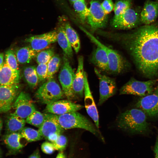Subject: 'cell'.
<instances>
[{
  "mask_svg": "<svg viewBox=\"0 0 158 158\" xmlns=\"http://www.w3.org/2000/svg\"><path fill=\"white\" fill-rule=\"evenodd\" d=\"M119 38L140 71L149 78L158 74V26L145 25Z\"/></svg>",
  "mask_w": 158,
  "mask_h": 158,
  "instance_id": "6da1fadb",
  "label": "cell"
},
{
  "mask_svg": "<svg viewBox=\"0 0 158 158\" xmlns=\"http://www.w3.org/2000/svg\"><path fill=\"white\" fill-rule=\"evenodd\" d=\"M147 115L136 108L121 113L117 117L116 125L121 130L132 134H143L148 129Z\"/></svg>",
  "mask_w": 158,
  "mask_h": 158,
  "instance_id": "7a4b0ae2",
  "label": "cell"
},
{
  "mask_svg": "<svg viewBox=\"0 0 158 158\" xmlns=\"http://www.w3.org/2000/svg\"><path fill=\"white\" fill-rule=\"evenodd\" d=\"M57 116L59 123L63 129L74 128L84 129L104 141L99 129L86 117L77 111L57 115Z\"/></svg>",
  "mask_w": 158,
  "mask_h": 158,
  "instance_id": "3957f363",
  "label": "cell"
},
{
  "mask_svg": "<svg viewBox=\"0 0 158 158\" xmlns=\"http://www.w3.org/2000/svg\"><path fill=\"white\" fill-rule=\"evenodd\" d=\"M81 29L91 40L96 45L99 46L106 51L108 60V71L115 74L122 72L126 69L127 63L123 57L115 50L103 44L86 29L82 27Z\"/></svg>",
  "mask_w": 158,
  "mask_h": 158,
  "instance_id": "277c9868",
  "label": "cell"
},
{
  "mask_svg": "<svg viewBox=\"0 0 158 158\" xmlns=\"http://www.w3.org/2000/svg\"><path fill=\"white\" fill-rule=\"evenodd\" d=\"M64 95L59 85L53 78L41 85L35 94L38 99L46 104L60 99Z\"/></svg>",
  "mask_w": 158,
  "mask_h": 158,
  "instance_id": "5b68a950",
  "label": "cell"
},
{
  "mask_svg": "<svg viewBox=\"0 0 158 158\" xmlns=\"http://www.w3.org/2000/svg\"><path fill=\"white\" fill-rule=\"evenodd\" d=\"M157 80L142 81L131 78L120 89V95H130L143 97L151 93L154 90Z\"/></svg>",
  "mask_w": 158,
  "mask_h": 158,
  "instance_id": "8992f818",
  "label": "cell"
},
{
  "mask_svg": "<svg viewBox=\"0 0 158 158\" xmlns=\"http://www.w3.org/2000/svg\"><path fill=\"white\" fill-rule=\"evenodd\" d=\"M68 58L64 54L62 64L58 78L64 95L68 99L74 98L72 85L75 73L69 61Z\"/></svg>",
  "mask_w": 158,
  "mask_h": 158,
  "instance_id": "52a82bcc",
  "label": "cell"
},
{
  "mask_svg": "<svg viewBox=\"0 0 158 158\" xmlns=\"http://www.w3.org/2000/svg\"><path fill=\"white\" fill-rule=\"evenodd\" d=\"M141 23L140 14L130 8L117 18H113L111 25L114 28L124 30L136 28Z\"/></svg>",
  "mask_w": 158,
  "mask_h": 158,
  "instance_id": "ba28073f",
  "label": "cell"
},
{
  "mask_svg": "<svg viewBox=\"0 0 158 158\" xmlns=\"http://www.w3.org/2000/svg\"><path fill=\"white\" fill-rule=\"evenodd\" d=\"M90 4L89 13L87 19L88 23L93 30L104 28L107 24V16L101 3L97 0H92Z\"/></svg>",
  "mask_w": 158,
  "mask_h": 158,
  "instance_id": "9c48e42d",
  "label": "cell"
},
{
  "mask_svg": "<svg viewBox=\"0 0 158 158\" xmlns=\"http://www.w3.org/2000/svg\"><path fill=\"white\" fill-rule=\"evenodd\" d=\"M19 84L0 85V113L9 111L20 93Z\"/></svg>",
  "mask_w": 158,
  "mask_h": 158,
  "instance_id": "30bf717a",
  "label": "cell"
},
{
  "mask_svg": "<svg viewBox=\"0 0 158 158\" xmlns=\"http://www.w3.org/2000/svg\"><path fill=\"white\" fill-rule=\"evenodd\" d=\"M94 71L99 81V97L98 105L100 106L115 94L117 87L115 81L113 78L102 74L95 68Z\"/></svg>",
  "mask_w": 158,
  "mask_h": 158,
  "instance_id": "8fae6325",
  "label": "cell"
},
{
  "mask_svg": "<svg viewBox=\"0 0 158 158\" xmlns=\"http://www.w3.org/2000/svg\"><path fill=\"white\" fill-rule=\"evenodd\" d=\"M12 108L15 110L14 114L24 119L36 110L29 95L23 92L18 95Z\"/></svg>",
  "mask_w": 158,
  "mask_h": 158,
  "instance_id": "7c38bea8",
  "label": "cell"
},
{
  "mask_svg": "<svg viewBox=\"0 0 158 158\" xmlns=\"http://www.w3.org/2000/svg\"><path fill=\"white\" fill-rule=\"evenodd\" d=\"M158 105V85L155 87L153 91L150 94L141 97L135 106L143 111L149 117L156 116L157 114Z\"/></svg>",
  "mask_w": 158,
  "mask_h": 158,
  "instance_id": "4fadbf2b",
  "label": "cell"
},
{
  "mask_svg": "<svg viewBox=\"0 0 158 158\" xmlns=\"http://www.w3.org/2000/svg\"><path fill=\"white\" fill-rule=\"evenodd\" d=\"M57 31L54 30L42 34L31 36L26 38L25 42L34 50L38 52L57 42Z\"/></svg>",
  "mask_w": 158,
  "mask_h": 158,
  "instance_id": "5bb4252c",
  "label": "cell"
},
{
  "mask_svg": "<svg viewBox=\"0 0 158 158\" xmlns=\"http://www.w3.org/2000/svg\"><path fill=\"white\" fill-rule=\"evenodd\" d=\"M84 107L69 100L59 99L47 104L45 110L47 113L60 115L77 111Z\"/></svg>",
  "mask_w": 158,
  "mask_h": 158,
  "instance_id": "9a60e30c",
  "label": "cell"
},
{
  "mask_svg": "<svg viewBox=\"0 0 158 158\" xmlns=\"http://www.w3.org/2000/svg\"><path fill=\"white\" fill-rule=\"evenodd\" d=\"M84 80V96L85 107L87 114L94 121L96 126L99 129L98 112L90 88L87 74L85 71Z\"/></svg>",
  "mask_w": 158,
  "mask_h": 158,
  "instance_id": "2e32d148",
  "label": "cell"
},
{
  "mask_svg": "<svg viewBox=\"0 0 158 158\" xmlns=\"http://www.w3.org/2000/svg\"><path fill=\"white\" fill-rule=\"evenodd\" d=\"M44 114V121L38 130L42 137L47 139L51 133H59L61 134L63 129L59 123L57 115L49 113Z\"/></svg>",
  "mask_w": 158,
  "mask_h": 158,
  "instance_id": "e0dca14e",
  "label": "cell"
},
{
  "mask_svg": "<svg viewBox=\"0 0 158 158\" xmlns=\"http://www.w3.org/2000/svg\"><path fill=\"white\" fill-rule=\"evenodd\" d=\"M84 72L83 57L80 56L78 58V67L73 79L72 89L75 96L80 98L84 95Z\"/></svg>",
  "mask_w": 158,
  "mask_h": 158,
  "instance_id": "ac0fdd59",
  "label": "cell"
},
{
  "mask_svg": "<svg viewBox=\"0 0 158 158\" xmlns=\"http://www.w3.org/2000/svg\"><path fill=\"white\" fill-rule=\"evenodd\" d=\"M158 16V2L146 0L140 14L141 23L149 25L154 22Z\"/></svg>",
  "mask_w": 158,
  "mask_h": 158,
  "instance_id": "d6986e66",
  "label": "cell"
},
{
  "mask_svg": "<svg viewBox=\"0 0 158 158\" xmlns=\"http://www.w3.org/2000/svg\"><path fill=\"white\" fill-rule=\"evenodd\" d=\"M20 79V71L12 69L5 62L0 67V85L19 84Z\"/></svg>",
  "mask_w": 158,
  "mask_h": 158,
  "instance_id": "ffe728a7",
  "label": "cell"
},
{
  "mask_svg": "<svg viewBox=\"0 0 158 158\" xmlns=\"http://www.w3.org/2000/svg\"><path fill=\"white\" fill-rule=\"evenodd\" d=\"M90 61L91 63L104 71H109L108 60L107 53L101 47L97 45L91 55Z\"/></svg>",
  "mask_w": 158,
  "mask_h": 158,
  "instance_id": "44dd1931",
  "label": "cell"
},
{
  "mask_svg": "<svg viewBox=\"0 0 158 158\" xmlns=\"http://www.w3.org/2000/svg\"><path fill=\"white\" fill-rule=\"evenodd\" d=\"M56 31L57 41L59 45L68 58H71L73 56L72 47L66 35L63 25H60Z\"/></svg>",
  "mask_w": 158,
  "mask_h": 158,
  "instance_id": "7402d4cb",
  "label": "cell"
},
{
  "mask_svg": "<svg viewBox=\"0 0 158 158\" xmlns=\"http://www.w3.org/2000/svg\"><path fill=\"white\" fill-rule=\"evenodd\" d=\"M26 120L14 114H11L7 117L6 121L7 133L19 132L24 127Z\"/></svg>",
  "mask_w": 158,
  "mask_h": 158,
  "instance_id": "603a6c76",
  "label": "cell"
},
{
  "mask_svg": "<svg viewBox=\"0 0 158 158\" xmlns=\"http://www.w3.org/2000/svg\"><path fill=\"white\" fill-rule=\"evenodd\" d=\"M23 138L19 132L7 133L4 138V142L11 152H13L20 151L24 147L20 142Z\"/></svg>",
  "mask_w": 158,
  "mask_h": 158,
  "instance_id": "cb8c5ba5",
  "label": "cell"
},
{
  "mask_svg": "<svg viewBox=\"0 0 158 158\" xmlns=\"http://www.w3.org/2000/svg\"><path fill=\"white\" fill-rule=\"evenodd\" d=\"M38 53L29 46L18 48L15 53L18 62L23 64L29 63Z\"/></svg>",
  "mask_w": 158,
  "mask_h": 158,
  "instance_id": "d4e9b609",
  "label": "cell"
},
{
  "mask_svg": "<svg viewBox=\"0 0 158 158\" xmlns=\"http://www.w3.org/2000/svg\"><path fill=\"white\" fill-rule=\"evenodd\" d=\"M63 26L66 35L72 47L76 53H78L80 49V43L77 32L69 23H65Z\"/></svg>",
  "mask_w": 158,
  "mask_h": 158,
  "instance_id": "484cf974",
  "label": "cell"
},
{
  "mask_svg": "<svg viewBox=\"0 0 158 158\" xmlns=\"http://www.w3.org/2000/svg\"><path fill=\"white\" fill-rule=\"evenodd\" d=\"M23 75L30 87L34 88L37 85L39 80L35 66H30L25 67L23 70Z\"/></svg>",
  "mask_w": 158,
  "mask_h": 158,
  "instance_id": "4316f807",
  "label": "cell"
},
{
  "mask_svg": "<svg viewBox=\"0 0 158 158\" xmlns=\"http://www.w3.org/2000/svg\"><path fill=\"white\" fill-rule=\"evenodd\" d=\"M72 4L81 22L84 23L87 20L89 13V8L87 6L85 0L76 1Z\"/></svg>",
  "mask_w": 158,
  "mask_h": 158,
  "instance_id": "83f0119b",
  "label": "cell"
},
{
  "mask_svg": "<svg viewBox=\"0 0 158 158\" xmlns=\"http://www.w3.org/2000/svg\"><path fill=\"white\" fill-rule=\"evenodd\" d=\"M19 133L29 142L40 140L43 138L38 130L30 128L24 127Z\"/></svg>",
  "mask_w": 158,
  "mask_h": 158,
  "instance_id": "f1b7e54d",
  "label": "cell"
},
{
  "mask_svg": "<svg viewBox=\"0 0 158 158\" xmlns=\"http://www.w3.org/2000/svg\"><path fill=\"white\" fill-rule=\"evenodd\" d=\"M61 60L57 54H54L47 63L48 80L53 78L54 75L58 71Z\"/></svg>",
  "mask_w": 158,
  "mask_h": 158,
  "instance_id": "f546056e",
  "label": "cell"
},
{
  "mask_svg": "<svg viewBox=\"0 0 158 158\" xmlns=\"http://www.w3.org/2000/svg\"><path fill=\"white\" fill-rule=\"evenodd\" d=\"M44 119V114L36 110L26 118V121L27 123L39 128Z\"/></svg>",
  "mask_w": 158,
  "mask_h": 158,
  "instance_id": "4dcf8cb0",
  "label": "cell"
},
{
  "mask_svg": "<svg viewBox=\"0 0 158 158\" xmlns=\"http://www.w3.org/2000/svg\"><path fill=\"white\" fill-rule=\"evenodd\" d=\"M132 0H118L114 4V16L113 18L118 17L127 9L131 8Z\"/></svg>",
  "mask_w": 158,
  "mask_h": 158,
  "instance_id": "1f68e13d",
  "label": "cell"
},
{
  "mask_svg": "<svg viewBox=\"0 0 158 158\" xmlns=\"http://www.w3.org/2000/svg\"><path fill=\"white\" fill-rule=\"evenodd\" d=\"M54 54L53 48L41 51L37 53L35 56L36 61L38 64H47Z\"/></svg>",
  "mask_w": 158,
  "mask_h": 158,
  "instance_id": "d6a6232c",
  "label": "cell"
},
{
  "mask_svg": "<svg viewBox=\"0 0 158 158\" xmlns=\"http://www.w3.org/2000/svg\"><path fill=\"white\" fill-rule=\"evenodd\" d=\"M5 63L12 69L19 71L18 62L15 53L11 49L8 50L5 54Z\"/></svg>",
  "mask_w": 158,
  "mask_h": 158,
  "instance_id": "836d02e7",
  "label": "cell"
},
{
  "mask_svg": "<svg viewBox=\"0 0 158 158\" xmlns=\"http://www.w3.org/2000/svg\"><path fill=\"white\" fill-rule=\"evenodd\" d=\"M67 143L66 137L61 134L59 135L56 140L52 143L56 150L63 151L66 148Z\"/></svg>",
  "mask_w": 158,
  "mask_h": 158,
  "instance_id": "e575fe53",
  "label": "cell"
},
{
  "mask_svg": "<svg viewBox=\"0 0 158 158\" xmlns=\"http://www.w3.org/2000/svg\"><path fill=\"white\" fill-rule=\"evenodd\" d=\"M36 70L39 81L47 79V64H38Z\"/></svg>",
  "mask_w": 158,
  "mask_h": 158,
  "instance_id": "d590c367",
  "label": "cell"
},
{
  "mask_svg": "<svg viewBox=\"0 0 158 158\" xmlns=\"http://www.w3.org/2000/svg\"><path fill=\"white\" fill-rule=\"evenodd\" d=\"M41 149L43 153L47 154H52L56 150L53 144L47 141L44 142L42 144Z\"/></svg>",
  "mask_w": 158,
  "mask_h": 158,
  "instance_id": "8d00e7d4",
  "label": "cell"
},
{
  "mask_svg": "<svg viewBox=\"0 0 158 158\" xmlns=\"http://www.w3.org/2000/svg\"><path fill=\"white\" fill-rule=\"evenodd\" d=\"M101 5L107 14L110 13L114 8V4L112 0H104L101 3Z\"/></svg>",
  "mask_w": 158,
  "mask_h": 158,
  "instance_id": "74e56055",
  "label": "cell"
},
{
  "mask_svg": "<svg viewBox=\"0 0 158 158\" xmlns=\"http://www.w3.org/2000/svg\"><path fill=\"white\" fill-rule=\"evenodd\" d=\"M61 134L59 133H54L49 134L47 139L52 143L56 141L58 137Z\"/></svg>",
  "mask_w": 158,
  "mask_h": 158,
  "instance_id": "f35d334b",
  "label": "cell"
},
{
  "mask_svg": "<svg viewBox=\"0 0 158 158\" xmlns=\"http://www.w3.org/2000/svg\"><path fill=\"white\" fill-rule=\"evenodd\" d=\"M28 158H41L39 150H35Z\"/></svg>",
  "mask_w": 158,
  "mask_h": 158,
  "instance_id": "ab89813d",
  "label": "cell"
},
{
  "mask_svg": "<svg viewBox=\"0 0 158 158\" xmlns=\"http://www.w3.org/2000/svg\"><path fill=\"white\" fill-rule=\"evenodd\" d=\"M154 151L155 155V158H158V135L157 138Z\"/></svg>",
  "mask_w": 158,
  "mask_h": 158,
  "instance_id": "60d3db41",
  "label": "cell"
},
{
  "mask_svg": "<svg viewBox=\"0 0 158 158\" xmlns=\"http://www.w3.org/2000/svg\"><path fill=\"white\" fill-rule=\"evenodd\" d=\"M66 157L63 152L61 151L57 154L56 158H66Z\"/></svg>",
  "mask_w": 158,
  "mask_h": 158,
  "instance_id": "b9f144b4",
  "label": "cell"
},
{
  "mask_svg": "<svg viewBox=\"0 0 158 158\" xmlns=\"http://www.w3.org/2000/svg\"><path fill=\"white\" fill-rule=\"evenodd\" d=\"M4 54L2 53H0V67L4 64Z\"/></svg>",
  "mask_w": 158,
  "mask_h": 158,
  "instance_id": "7bdbcfd3",
  "label": "cell"
},
{
  "mask_svg": "<svg viewBox=\"0 0 158 158\" xmlns=\"http://www.w3.org/2000/svg\"><path fill=\"white\" fill-rule=\"evenodd\" d=\"M3 122L2 119L0 118V134L1 133V131L2 129Z\"/></svg>",
  "mask_w": 158,
  "mask_h": 158,
  "instance_id": "ee69618b",
  "label": "cell"
},
{
  "mask_svg": "<svg viewBox=\"0 0 158 158\" xmlns=\"http://www.w3.org/2000/svg\"><path fill=\"white\" fill-rule=\"evenodd\" d=\"M79 0H69L70 2L72 4L74 2Z\"/></svg>",
  "mask_w": 158,
  "mask_h": 158,
  "instance_id": "f6af8a7d",
  "label": "cell"
},
{
  "mask_svg": "<svg viewBox=\"0 0 158 158\" xmlns=\"http://www.w3.org/2000/svg\"><path fill=\"white\" fill-rule=\"evenodd\" d=\"M157 115H158V106L157 107Z\"/></svg>",
  "mask_w": 158,
  "mask_h": 158,
  "instance_id": "bcb514c9",
  "label": "cell"
},
{
  "mask_svg": "<svg viewBox=\"0 0 158 158\" xmlns=\"http://www.w3.org/2000/svg\"><path fill=\"white\" fill-rule=\"evenodd\" d=\"M1 151H0V156H1Z\"/></svg>",
  "mask_w": 158,
  "mask_h": 158,
  "instance_id": "7dc6e473",
  "label": "cell"
},
{
  "mask_svg": "<svg viewBox=\"0 0 158 158\" xmlns=\"http://www.w3.org/2000/svg\"><path fill=\"white\" fill-rule=\"evenodd\" d=\"M157 1L158 2V0H155Z\"/></svg>",
  "mask_w": 158,
  "mask_h": 158,
  "instance_id": "c3c4849f",
  "label": "cell"
}]
</instances>
